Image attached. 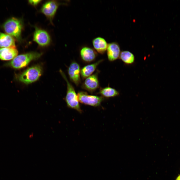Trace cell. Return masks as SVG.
I'll return each mask as SVG.
<instances>
[{"label":"cell","mask_w":180,"mask_h":180,"mask_svg":"<svg viewBox=\"0 0 180 180\" xmlns=\"http://www.w3.org/2000/svg\"><path fill=\"white\" fill-rule=\"evenodd\" d=\"M80 54L82 60L88 63L94 61L98 56L96 52L94 49L87 46L81 48Z\"/></svg>","instance_id":"30bf717a"},{"label":"cell","mask_w":180,"mask_h":180,"mask_svg":"<svg viewBox=\"0 0 180 180\" xmlns=\"http://www.w3.org/2000/svg\"><path fill=\"white\" fill-rule=\"evenodd\" d=\"M3 28L7 34L18 41L22 40L23 24L21 20L14 17L9 18L4 22Z\"/></svg>","instance_id":"7a4b0ae2"},{"label":"cell","mask_w":180,"mask_h":180,"mask_svg":"<svg viewBox=\"0 0 180 180\" xmlns=\"http://www.w3.org/2000/svg\"><path fill=\"white\" fill-rule=\"evenodd\" d=\"M176 180H180V174L177 177Z\"/></svg>","instance_id":"d6986e66"},{"label":"cell","mask_w":180,"mask_h":180,"mask_svg":"<svg viewBox=\"0 0 180 180\" xmlns=\"http://www.w3.org/2000/svg\"><path fill=\"white\" fill-rule=\"evenodd\" d=\"M93 46L95 50L99 53L104 54L106 50L108 44L106 40L101 37H98L92 40Z\"/></svg>","instance_id":"4fadbf2b"},{"label":"cell","mask_w":180,"mask_h":180,"mask_svg":"<svg viewBox=\"0 0 180 180\" xmlns=\"http://www.w3.org/2000/svg\"><path fill=\"white\" fill-rule=\"evenodd\" d=\"M98 71L86 78L81 86L82 88L92 93L99 86L98 78Z\"/></svg>","instance_id":"ba28073f"},{"label":"cell","mask_w":180,"mask_h":180,"mask_svg":"<svg viewBox=\"0 0 180 180\" xmlns=\"http://www.w3.org/2000/svg\"><path fill=\"white\" fill-rule=\"evenodd\" d=\"M60 72L67 84V90L65 100L67 106L69 108L74 109L80 113H81L82 110L74 88L68 80L64 73L61 70H60Z\"/></svg>","instance_id":"277c9868"},{"label":"cell","mask_w":180,"mask_h":180,"mask_svg":"<svg viewBox=\"0 0 180 180\" xmlns=\"http://www.w3.org/2000/svg\"><path fill=\"white\" fill-rule=\"evenodd\" d=\"M18 53L16 46L0 48V59L4 60H12L17 56Z\"/></svg>","instance_id":"7c38bea8"},{"label":"cell","mask_w":180,"mask_h":180,"mask_svg":"<svg viewBox=\"0 0 180 180\" xmlns=\"http://www.w3.org/2000/svg\"><path fill=\"white\" fill-rule=\"evenodd\" d=\"M119 58L125 64L130 65L133 64L135 61V56L130 52L124 50L121 52Z\"/></svg>","instance_id":"e0dca14e"},{"label":"cell","mask_w":180,"mask_h":180,"mask_svg":"<svg viewBox=\"0 0 180 180\" xmlns=\"http://www.w3.org/2000/svg\"><path fill=\"white\" fill-rule=\"evenodd\" d=\"M14 46H16L14 38L7 34L0 32V48Z\"/></svg>","instance_id":"9a60e30c"},{"label":"cell","mask_w":180,"mask_h":180,"mask_svg":"<svg viewBox=\"0 0 180 180\" xmlns=\"http://www.w3.org/2000/svg\"><path fill=\"white\" fill-rule=\"evenodd\" d=\"M77 95L78 100L80 103L93 106H100L104 100L102 96L89 95L83 91L79 92Z\"/></svg>","instance_id":"5b68a950"},{"label":"cell","mask_w":180,"mask_h":180,"mask_svg":"<svg viewBox=\"0 0 180 180\" xmlns=\"http://www.w3.org/2000/svg\"><path fill=\"white\" fill-rule=\"evenodd\" d=\"M41 0H28V3L30 5L34 6H36L40 3Z\"/></svg>","instance_id":"ac0fdd59"},{"label":"cell","mask_w":180,"mask_h":180,"mask_svg":"<svg viewBox=\"0 0 180 180\" xmlns=\"http://www.w3.org/2000/svg\"><path fill=\"white\" fill-rule=\"evenodd\" d=\"M42 53L32 52L16 56L7 64L8 66L16 69L22 68L26 66L31 61L40 57Z\"/></svg>","instance_id":"6da1fadb"},{"label":"cell","mask_w":180,"mask_h":180,"mask_svg":"<svg viewBox=\"0 0 180 180\" xmlns=\"http://www.w3.org/2000/svg\"><path fill=\"white\" fill-rule=\"evenodd\" d=\"M104 60L101 59L93 64H88L82 68L80 70V75L83 80L92 75L99 64Z\"/></svg>","instance_id":"5bb4252c"},{"label":"cell","mask_w":180,"mask_h":180,"mask_svg":"<svg viewBox=\"0 0 180 180\" xmlns=\"http://www.w3.org/2000/svg\"><path fill=\"white\" fill-rule=\"evenodd\" d=\"M34 28L33 40L40 46L45 47L48 46L51 42L50 36L48 33L45 30L36 26Z\"/></svg>","instance_id":"52a82bcc"},{"label":"cell","mask_w":180,"mask_h":180,"mask_svg":"<svg viewBox=\"0 0 180 180\" xmlns=\"http://www.w3.org/2000/svg\"><path fill=\"white\" fill-rule=\"evenodd\" d=\"M106 51L108 60L110 62L114 61L119 58L121 52L119 44L116 42L108 44Z\"/></svg>","instance_id":"8fae6325"},{"label":"cell","mask_w":180,"mask_h":180,"mask_svg":"<svg viewBox=\"0 0 180 180\" xmlns=\"http://www.w3.org/2000/svg\"><path fill=\"white\" fill-rule=\"evenodd\" d=\"M60 3L56 0H50L45 2L42 5L40 12L44 14L52 24V20L56 13Z\"/></svg>","instance_id":"8992f818"},{"label":"cell","mask_w":180,"mask_h":180,"mask_svg":"<svg viewBox=\"0 0 180 180\" xmlns=\"http://www.w3.org/2000/svg\"><path fill=\"white\" fill-rule=\"evenodd\" d=\"M98 94L101 95L102 97L106 98L115 97L119 95L118 91L109 86L101 88Z\"/></svg>","instance_id":"2e32d148"},{"label":"cell","mask_w":180,"mask_h":180,"mask_svg":"<svg viewBox=\"0 0 180 180\" xmlns=\"http://www.w3.org/2000/svg\"><path fill=\"white\" fill-rule=\"evenodd\" d=\"M81 68L79 64L75 61L70 64L68 69V74L71 80L77 86L80 83Z\"/></svg>","instance_id":"9c48e42d"},{"label":"cell","mask_w":180,"mask_h":180,"mask_svg":"<svg viewBox=\"0 0 180 180\" xmlns=\"http://www.w3.org/2000/svg\"><path fill=\"white\" fill-rule=\"evenodd\" d=\"M42 72L41 66L36 65L28 68L18 74L16 78L19 81L28 84L37 80L41 76Z\"/></svg>","instance_id":"3957f363"}]
</instances>
